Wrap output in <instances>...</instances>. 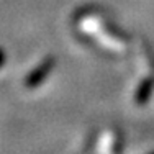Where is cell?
<instances>
[{
    "label": "cell",
    "instance_id": "6da1fadb",
    "mask_svg": "<svg viewBox=\"0 0 154 154\" xmlns=\"http://www.w3.org/2000/svg\"><path fill=\"white\" fill-rule=\"evenodd\" d=\"M54 67V59L53 57H48L41 62V64L38 66V67L35 69V71H31V74L26 77V80H25V85L28 87V89H35V87H38L39 84L45 82V79L48 77V74L51 72V69Z\"/></svg>",
    "mask_w": 154,
    "mask_h": 154
},
{
    "label": "cell",
    "instance_id": "7a4b0ae2",
    "mask_svg": "<svg viewBox=\"0 0 154 154\" xmlns=\"http://www.w3.org/2000/svg\"><path fill=\"white\" fill-rule=\"evenodd\" d=\"M149 94H151V82L143 84V85H141V89H139V92H138V95H136L138 103H139V105L146 103V100H148Z\"/></svg>",
    "mask_w": 154,
    "mask_h": 154
},
{
    "label": "cell",
    "instance_id": "3957f363",
    "mask_svg": "<svg viewBox=\"0 0 154 154\" xmlns=\"http://www.w3.org/2000/svg\"><path fill=\"white\" fill-rule=\"evenodd\" d=\"M3 62H5V53H3L2 49H0V67L3 66Z\"/></svg>",
    "mask_w": 154,
    "mask_h": 154
}]
</instances>
